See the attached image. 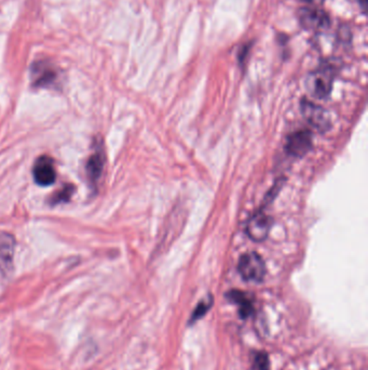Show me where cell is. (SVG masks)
I'll return each instance as SVG.
<instances>
[{"mask_svg":"<svg viewBox=\"0 0 368 370\" xmlns=\"http://www.w3.org/2000/svg\"><path fill=\"white\" fill-rule=\"evenodd\" d=\"M62 73L47 60L36 61L30 66V80L35 88L57 89L61 86Z\"/></svg>","mask_w":368,"mask_h":370,"instance_id":"1","label":"cell"},{"mask_svg":"<svg viewBox=\"0 0 368 370\" xmlns=\"http://www.w3.org/2000/svg\"><path fill=\"white\" fill-rule=\"evenodd\" d=\"M333 67L324 65L314 72L310 73L307 78V88L312 97L324 100L331 95L333 85Z\"/></svg>","mask_w":368,"mask_h":370,"instance_id":"2","label":"cell"},{"mask_svg":"<svg viewBox=\"0 0 368 370\" xmlns=\"http://www.w3.org/2000/svg\"><path fill=\"white\" fill-rule=\"evenodd\" d=\"M238 272L245 281L262 283L266 276V264L258 252L242 255L238 263Z\"/></svg>","mask_w":368,"mask_h":370,"instance_id":"3","label":"cell"},{"mask_svg":"<svg viewBox=\"0 0 368 370\" xmlns=\"http://www.w3.org/2000/svg\"><path fill=\"white\" fill-rule=\"evenodd\" d=\"M298 20L302 28L309 30H327L331 24L329 15L313 6L299 9Z\"/></svg>","mask_w":368,"mask_h":370,"instance_id":"4","label":"cell"},{"mask_svg":"<svg viewBox=\"0 0 368 370\" xmlns=\"http://www.w3.org/2000/svg\"><path fill=\"white\" fill-rule=\"evenodd\" d=\"M104 145L101 141H95L93 153L88 159L87 166H86L88 181H89L90 187L93 192L97 189V183H99L101 174L104 172Z\"/></svg>","mask_w":368,"mask_h":370,"instance_id":"5","label":"cell"},{"mask_svg":"<svg viewBox=\"0 0 368 370\" xmlns=\"http://www.w3.org/2000/svg\"><path fill=\"white\" fill-rule=\"evenodd\" d=\"M302 113L304 120L320 132H327V130L331 129V116L327 109H324L323 107L314 104L310 101H302Z\"/></svg>","mask_w":368,"mask_h":370,"instance_id":"6","label":"cell"},{"mask_svg":"<svg viewBox=\"0 0 368 370\" xmlns=\"http://www.w3.org/2000/svg\"><path fill=\"white\" fill-rule=\"evenodd\" d=\"M32 176L36 183L40 187L52 185L57 180V169L52 157L48 155L38 157L32 167Z\"/></svg>","mask_w":368,"mask_h":370,"instance_id":"7","label":"cell"},{"mask_svg":"<svg viewBox=\"0 0 368 370\" xmlns=\"http://www.w3.org/2000/svg\"><path fill=\"white\" fill-rule=\"evenodd\" d=\"M272 219L264 212H255L247 222L246 234L254 241H262L267 239L271 229Z\"/></svg>","mask_w":368,"mask_h":370,"instance_id":"8","label":"cell"},{"mask_svg":"<svg viewBox=\"0 0 368 370\" xmlns=\"http://www.w3.org/2000/svg\"><path fill=\"white\" fill-rule=\"evenodd\" d=\"M312 147V134L309 130L302 129L293 132L287 138V151L294 157L304 156Z\"/></svg>","mask_w":368,"mask_h":370,"instance_id":"9","label":"cell"},{"mask_svg":"<svg viewBox=\"0 0 368 370\" xmlns=\"http://www.w3.org/2000/svg\"><path fill=\"white\" fill-rule=\"evenodd\" d=\"M15 239L11 234L0 233V273L9 276L13 272Z\"/></svg>","mask_w":368,"mask_h":370,"instance_id":"10","label":"cell"},{"mask_svg":"<svg viewBox=\"0 0 368 370\" xmlns=\"http://www.w3.org/2000/svg\"><path fill=\"white\" fill-rule=\"evenodd\" d=\"M227 299L239 306V314L242 318L250 317L254 313L253 300L246 293L240 290H231L227 293Z\"/></svg>","mask_w":368,"mask_h":370,"instance_id":"11","label":"cell"},{"mask_svg":"<svg viewBox=\"0 0 368 370\" xmlns=\"http://www.w3.org/2000/svg\"><path fill=\"white\" fill-rule=\"evenodd\" d=\"M213 306V298L211 296L206 297V298L203 299L201 301L200 304L197 306V308L193 311V315L191 317V322H189V325L191 324L198 322L201 317L208 313V311L210 310L211 306Z\"/></svg>","mask_w":368,"mask_h":370,"instance_id":"12","label":"cell"},{"mask_svg":"<svg viewBox=\"0 0 368 370\" xmlns=\"http://www.w3.org/2000/svg\"><path fill=\"white\" fill-rule=\"evenodd\" d=\"M75 187H72V184H67L66 187L59 191V193L55 194V197H52L51 199V204L57 205L59 203H67L70 201L72 198V194H74Z\"/></svg>","mask_w":368,"mask_h":370,"instance_id":"13","label":"cell"},{"mask_svg":"<svg viewBox=\"0 0 368 370\" xmlns=\"http://www.w3.org/2000/svg\"><path fill=\"white\" fill-rule=\"evenodd\" d=\"M253 370H270V360L267 353L258 352L255 354Z\"/></svg>","mask_w":368,"mask_h":370,"instance_id":"14","label":"cell"},{"mask_svg":"<svg viewBox=\"0 0 368 370\" xmlns=\"http://www.w3.org/2000/svg\"><path fill=\"white\" fill-rule=\"evenodd\" d=\"M249 51H250V45H245L242 49L240 50L239 53H238V59H239L240 63L244 62Z\"/></svg>","mask_w":368,"mask_h":370,"instance_id":"15","label":"cell"},{"mask_svg":"<svg viewBox=\"0 0 368 370\" xmlns=\"http://www.w3.org/2000/svg\"><path fill=\"white\" fill-rule=\"evenodd\" d=\"M304 3H311V5H319V3H324V0H302Z\"/></svg>","mask_w":368,"mask_h":370,"instance_id":"16","label":"cell"},{"mask_svg":"<svg viewBox=\"0 0 368 370\" xmlns=\"http://www.w3.org/2000/svg\"><path fill=\"white\" fill-rule=\"evenodd\" d=\"M358 5L361 6L362 9H363L364 11L366 10V3H367V0H358Z\"/></svg>","mask_w":368,"mask_h":370,"instance_id":"17","label":"cell"}]
</instances>
